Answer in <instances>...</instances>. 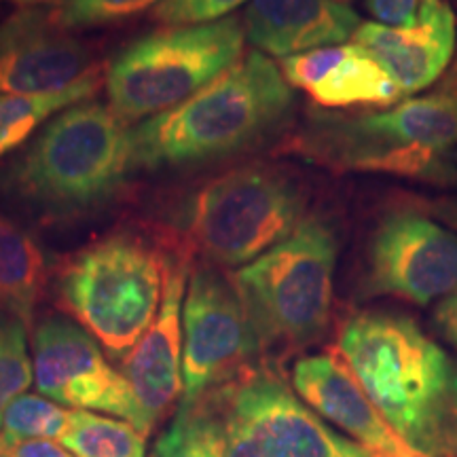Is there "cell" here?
I'll list each match as a JSON object with an SVG mask.
<instances>
[{
  "label": "cell",
  "instance_id": "34",
  "mask_svg": "<svg viewBox=\"0 0 457 457\" xmlns=\"http://www.w3.org/2000/svg\"><path fill=\"white\" fill-rule=\"evenodd\" d=\"M451 159H453V163L457 165V148H455V151H453V153H451Z\"/></svg>",
  "mask_w": 457,
  "mask_h": 457
},
{
  "label": "cell",
  "instance_id": "3",
  "mask_svg": "<svg viewBox=\"0 0 457 457\" xmlns=\"http://www.w3.org/2000/svg\"><path fill=\"white\" fill-rule=\"evenodd\" d=\"M129 174V125L91 98L57 112L0 165V195L54 225L104 210Z\"/></svg>",
  "mask_w": 457,
  "mask_h": 457
},
{
  "label": "cell",
  "instance_id": "32",
  "mask_svg": "<svg viewBox=\"0 0 457 457\" xmlns=\"http://www.w3.org/2000/svg\"><path fill=\"white\" fill-rule=\"evenodd\" d=\"M445 91H451V94L457 96V54H455V60L451 62V71H449V77L447 81H445Z\"/></svg>",
  "mask_w": 457,
  "mask_h": 457
},
{
  "label": "cell",
  "instance_id": "9",
  "mask_svg": "<svg viewBox=\"0 0 457 457\" xmlns=\"http://www.w3.org/2000/svg\"><path fill=\"white\" fill-rule=\"evenodd\" d=\"M261 353L239 293L220 267L199 262L182 303V398L195 403L236 384Z\"/></svg>",
  "mask_w": 457,
  "mask_h": 457
},
{
  "label": "cell",
  "instance_id": "31",
  "mask_svg": "<svg viewBox=\"0 0 457 457\" xmlns=\"http://www.w3.org/2000/svg\"><path fill=\"white\" fill-rule=\"evenodd\" d=\"M428 214L457 231V199H438L428 205Z\"/></svg>",
  "mask_w": 457,
  "mask_h": 457
},
{
  "label": "cell",
  "instance_id": "36",
  "mask_svg": "<svg viewBox=\"0 0 457 457\" xmlns=\"http://www.w3.org/2000/svg\"><path fill=\"white\" fill-rule=\"evenodd\" d=\"M151 457H155V455H151Z\"/></svg>",
  "mask_w": 457,
  "mask_h": 457
},
{
  "label": "cell",
  "instance_id": "35",
  "mask_svg": "<svg viewBox=\"0 0 457 457\" xmlns=\"http://www.w3.org/2000/svg\"><path fill=\"white\" fill-rule=\"evenodd\" d=\"M339 3H345L347 4V3H350V0H339Z\"/></svg>",
  "mask_w": 457,
  "mask_h": 457
},
{
  "label": "cell",
  "instance_id": "26",
  "mask_svg": "<svg viewBox=\"0 0 457 457\" xmlns=\"http://www.w3.org/2000/svg\"><path fill=\"white\" fill-rule=\"evenodd\" d=\"M248 0H163L155 7V20L168 26L210 24L228 17Z\"/></svg>",
  "mask_w": 457,
  "mask_h": 457
},
{
  "label": "cell",
  "instance_id": "25",
  "mask_svg": "<svg viewBox=\"0 0 457 457\" xmlns=\"http://www.w3.org/2000/svg\"><path fill=\"white\" fill-rule=\"evenodd\" d=\"M162 3L163 0H51L49 9L57 26L79 30L117 24Z\"/></svg>",
  "mask_w": 457,
  "mask_h": 457
},
{
  "label": "cell",
  "instance_id": "2",
  "mask_svg": "<svg viewBox=\"0 0 457 457\" xmlns=\"http://www.w3.org/2000/svg\"><path fill=\"white\" fill-rule=\"evenodd\" d=\"M295 91L261 51L157 117L129 128L131 171L191 170L253 151L286 123Z\"/></svg>",
  "mask_w": 457,
  "mask_h": 457
},
{
  "label": "cell",
  "instance_id": "4",
  "mask_svg": "<svg viewBox=\"0 0 457 457\" xmlns=\"http://www.w3.org/2000/svg\"><path fill=\"white\" fill-rule=\"evenodd\" d=\"M290 146L337 171L457 185V96L441 89L377 112H313Z\"/></svg>",
  "mask_w": 457,
  "mask_h": 457
},
{
  "label": "cell",
  "instance_id": "17",
  "mask_svg": "<svg viewBox=\"0 0 457 457\" xmlns=\"http://www.w3.org/2000/svg\"><path fill=\"white\" fill-rule=\"evenodd\" d=\"M279 68L290 87L324 108H387L403 98L390 74L356 43L284 57Z\"/></svg>",
  "mask_w": 457,
  "mask_h": 457
},
{
  "label": "cell",
  "instance_id": "7",
  "mask_svg": "<svg viewBox=\"0 0 457 457\" xmlns=\"http://www.w3.org/2000/svg\"><path fill=\"white\" fill-rule=\"evenodd\" d=\"M168 259L134 233H114L72 254L57 270V307L108 356L125 358L162 307Z\"/></svg>",
  "mask_w": 457,
  "mask_h": 457
},
{
  "label": "cell",
  "instance_id": "8",
  "mask_svg": "<svg viewBox=\"0 0 457 457\" xmlns=\"http://www.w3.org/2000/svg\"><path fill=\"white\" fill-rule=\"evenodd\" d=\"M244 41V26L236 15L145 34L108 62V106L128 125L157 117L237 64Z\"/></svg>",
  "mask_w": 457,
  "mask_h": 457
},
{
  "label": "cell",
  "instance_id": "27",
  "mask_svg": "<svg viewBox=\"0 0 457 457\" xmlns=\"http://www.w3.org/2000/svg\"><path fill=\"white\" fill-rule=\"evenodd\" d=\"M219 396L222 420H225V436H227V451L225 457H270L261 438L256 436L253 426L244 420L242 415L236 413L222 398L220 390L214 392Z\"/></svg>",
  "mask_w": 457,
  "mask_h": 457
},
{
  "label": "cell",
  "instance_id": "14",
  "mask_svg": "<svg viewBox=\"0 0 457 457\" xmlns=\"http://www.w3.org/2000/svg\"><path fill=\"white\" fill-rule=\"evenodd\" d=\"M188 273V256L176 254L168 261L157 318L121 362V373L138 400L146 438L182 398V303Z\"/></svg>",
  "mask_w": 457,
  "mask_h": 457
},
{
  "label": "cell",
  "instance_id": "10",
  "mask_svg": "<svg viewBox=\"0 0 457 457\" xmlns=\"http://www.w3.org/2000/svg\"><path fill=\"white\" fill-rule=\"evenodd\" d=\"M32 356L34 384L43 396L74 411L114 415L145 434L138 400L128 379L74 320L43 318L34 330Z\"/></svg>",
  "mask_w": 457,
  "mask_h": 457
},
{
  "label": "cell",
  "instance_id": "6",
  "mask_svg": "<svg viewBox=\"0 0 457 457\" xmlns=\"http://www.w3.org/2000/svg\"><path fill=\"white\" fill-rule=\"evenodd\" d=\"M337 254L335 227L312 214L233 273L261 352L290 353L322 339L333 310Z\"/></svg>",
  "mask_w": 457,
  "mask_h": 457
},
{
  "label": "cell",
  "instance_id": "1",
  "mask_svg": "<svg viewBox=\"0 0 457 457\" xmlns=\"http://www.w3.org/2000/svg\"><path fill=\"white\" fill-rule=\"evenodd\" d=\"M337 352L390 426L426 457H457V358L396 312H358Z\"/></svg>",
  "mask_w": 457,
  "mask_h": 457
},
{
  "label": "cell",
  "instance_id": "30",
  "mask_svg": "<svg viewBox=\"0 0 457 457\" xmlns=\"http://www.w3.org/2000/svg\"><path fill=\"white\" fill-rule=\"evenodd\" d=\"M434 324L457 350V288L438 301L436 310H434Z\"/></svg>",
  "mask_w": 457,
  "mask_h": 457
},
{
  "label": "cell",
  "instance_id": "13",
  "mask_svg": "<svg viewBox=\"0 0 457 457\" xmlns=\"http://www.w3.org/2000/svg\"><path fill=\"white\" fill-rule=\"evenodd\" d=\"M96 66L87 45L57 26L51 9L24 7L0 21V96L57 94Z\"/></svg>",
  "mask_w": 457,
  "mask_h": 457
},
{
  "label": "cell",
  "instance_id": "5",
  "mask_svg": "<svg viewBox=\"0 0 457 457\" xmlns=\"http://www.w3.org/2000/svg\"><path fill=\"white\" fill-rule=\"evenodd\" d=\"M293 176L273 165H239L187 191L168 222L180 253L205 265L244 267L282 242L305 219Z\"/></svg>",
  "mask_w": 457,
  "mask_h": 457
},
{
  "label": "cell",
  "instance_id": "28",
  "mask_svg": "<svg viewBox=\"0 0 457 457\" xmlns=\"http://www.w3.org/2000/svg\"><path fill=\"white\" fill-rule=\"evenodd\" d=\"M428 0H367V7L379 24L411 28L420 21Z\"/></svg>",
  "mask_w": 457,
  "mask_h": 457
},
{
  "label": "cell",
  "instance_id": "12",
  "mask_svg": "<svg viewBox=\"0 0 457 457\" xmlns=\"http://www.w3.org/2000/svg\"><path fill=\"white\" fill-rule=\"evenodd\" d=\"M220 394L253 426L270 457H370L335 432L265 364L220 387Z\"/></svg>",
  "mask_w": 457,
  "mask_h": 457
},
{
  "label": "cell",
  "instance_id": "11",
  "mask_svg": "<svg viewBox=\"0 0 457 457\" xmlns=\"http://www.w3.org/2000/svg\"><path fill=\"white\" fill-rule=\"evenodd\" d=\"M455 288V231L415 210H394L377 222L369 244L370 295H390L428 305Z\"/></svg>",
  "mask_w": 457,
  "mask_h": 457
},
{
  "label": "cell",
  "instance_id": "24",
  "mask_svg": "<svg viewBox=\"0 0 457 457\" xmlns=\"http://www.w3.org/2000/svg\"><path fill=\"white\" fill-rule=\"evenodd\" d=\"M34 379L28 353V327L13 313L0 312V426L9 404L24 396Z\"/></svg>",
  "mask_w": 457,
  "mask_h": 457
},
{
  "label": "cell",
  "instance_id": "16",
  "mask_svg": "<svg viewBox=\"0 0 457 457\" xmlns=\"http://www.w3.org/2000/svg\"><path fill=\"white\" fill-rule=\"evenodd\" d=\"M455 15L445 0H428L420 21L392 28L362 21L352 43L367 49L403 96L417 94L447 71L455 55Z\"/></svg>",
  "mask_w": 457,
  "mask_h": 457
},
{
  "label": "cell",
  "instance_id": "19",
  "mask_svg": "<svg viewBox=\"0 0 457 457\" xmlns=\"http://www.w3.org/2000/svg\"><path fill=\"white\" fill-rule=\"evenodd\" d=\"M47 282V259L24 227L0 212V312L30 327Z\"/></svg>",
  "mask_w": 457,
  "mask_h": 457
},
{
  "label": "cell",
  "instance_id": "23",
  "mask_svg": "<svg viewBox=\"0 0 457 457\" xmlns=\"http://www.w3.org/2000/svg\"><path fill=\"white\" fill-rule=\"evenodd\" d=\"M72 421V411L62 409L47 396L24 394L4 411L0 436L4 441H28V438H47L62 441Z\"/></svg>",
  "mask_w": 457,
  "mask_h": 457
},
{
  "label": "cell",
  "instance_id": "18",
  "mask_svg": "<svg viewBox=\"0 0 457 457\" xmlns=\"http://www.w3.org/2000/svg\"><path fill=\"white\" fill-rule=\"evenodd\" d=\"M362 20L339 0H248L244 34L254 51L290 57L353 38Z\"/></svg>",
  "mask_w": 457,
  "mask_h": 457
},
{
  "label": "cell",
  "instance_id": "22",
  "mask_svg": "<svg viewBox=\"0 0 457 457\" xmlns=\"http://www.w3.org/2000/svg\"><path fill=\"white\" fill-rule=\"evenodd\" d=\"M62 445L74 457H146V436L129 421L94 411H72Z\"/></svg>",
  "mask_w": 457,
  "mask_h": 457
},
{
  "label": "cell",
  "instance_id": "15",
  "mask_svg": "<svg viewBox=\"0 0 457 457\" xmlns=\"http://www.w3.org/2000/svg\"><path fill=\"white\" fill-rule=\"evenodd\" d=\"M293 390L370 457H426L394 430L337 350L296 360Z\"/></svg>",
  "mask_w": 457,
  "mask_h": 457
},
{
  "label": "cell",
  "instance_id": "29",
  "mask_svg": "<svg viewBox=\"0 0 457 457\" xmlns=\"http://www.w3.org/2000/svg\"><path fill=\"white\" fill-rule=\"evenodd\" d=\"M0 457H74L64 445L47 438L4 441L0 436Z\"/></svg>",
  "mask_w": 457,
  "mask_h": 457
},
{
  "label": "cell",
  "instance_id": "20",
  "mask_svg": "<svg viewBox=\"0 0 457 457\" xmlns=\"http://www.w3.org/2000/svg\"><path fill=\"white\" fill-rule=\"evenodd\" d=\"M104 85V68L96 66L64 91L45 96H0V159L20 151L49 119L64 108L91 100Z\"/></svg>",
  "mask_w": 457,
  "mask_h": 457
},
{
  "label": "cell",
  "instance_id": "21",
  "mask_svg": "<svg viewBox=\"0 0 457 457\" xmlns=\"http://www.w3.org/2000/svg\"><path fill=\"white\" fill-rule=\"evenodd\" d=\"M227 436L216 394L180 403L171 424L159 436L155 457H225Z\"/></svg>",
  "mask_w": 457,
  "mask_h": 457
},
{
  "label": "cell",
  "instance_id": "33",
  "mask_svg": "<svg viewBox=\"0 0 457 457\" xmlns=\"http://www.w3.org/2000/svg\"><path fill=\"white\" fill-rule=\"evenodd\" d=\"M4 3H15V4H28V7H32V4L45 3V0H4ZM47 3H51V0H47Z\"/></svg>",
  "mask_w": 457,
  "mask_h": 457
}]
</instances>
